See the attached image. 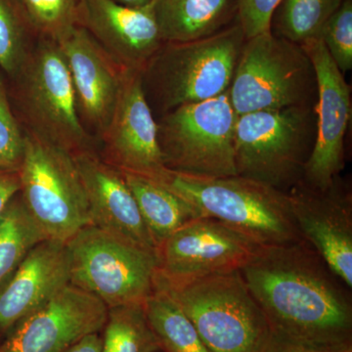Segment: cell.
<instances>
[{"label": "cell", "instance_id": "cell-1", "mask_svg": "<svg viewBox=\"0 0 352 352\" xmlns=\"http://www.w3.org/2000/svg\"><path fill=\"white\" fill-rule=\"evenodd\" d=\"M240 272L272 332L352 351L351 289L307 241L261 247Z\"/></svg>", "mask_w": 352, "mask_h": 352}, {"label": "cell", "instance_id": "cell-2", "mask_svg": "<svg viewBox=\"0 0 352 352\" xmlns=\"http://www.w3.org/2000/svg\"><path fill=\"white\" fill-rule=\"evenodd\" d=\"M156 182L261 247L305 242L292 214L288 194L239 175L197 177L168 170Z\"/></svg>", "mask_w": 352, "mask_h": 352}, {"label": "cell", "instance_id": "cell-3", "mask_svg": "<svg viewBox=\"0 0 352 352\" xmlns=\"http://www.w3.org/2000/svg\"><path fill=\"white\" fill-rule=\"evenodd\" d=\"M245 41L237 22L208 38L164 43L141 72L152 112L163 116L228 91Z\"/></svg>", "mask_w": 352, "mask_h": 352}, {"label": "cell", "instance_id": "cell-4", "mask_svg": "<svg viewBox=\"0 0 352 352\" xmlns=\"http://www.w3.org/2000/svg\"><path fill=\"white\" fill-rule=\"evenodd\" d=\"M315 138V106L239 116L234 133L236 173L288 193L302 180Z\"/></svg>", "mask_w": 352, "mask_h": 352}, {"label": "cell", "instance_id": "cell-5", "mask_svg": "<svg viewBox=\"0 0 352 352\" xmlns=\"http://www.w3.org/2000/svg\"><path fill=\"white\" fill-rule=\"evenodd\" d=\"M189 317L210 352H261L270 327L240 270L180 284L155 279Z\"/></svg>", "mask_w": 352, "mask_h": 352}, {"label": "cell", "instance_id": "cell-6", "mask_svg": "<svg viewBox=\"0 0 352 352\" xmlns=\"http://www.w3.org/2000/svg\"><path fill=\"white\" fill-rule=\"evenodd\" d=\"M228 95L237 117L315 106L318 91L314 65L300 44L263 32L245 41Z\"/></svg>", "mask_w": 352, "mask_h": 352}, {"label": "cell", "instance_id": "cell-7", "mask_svg": "<svg viewBox=\"0 0 352 352\" xmlns=\"http://www.w3.org/2000/svg\"><path fill=\"white\" fill-rule=\"evenodd\" d=\"M18 173L21 198L46 239L67 243L94 226L73 155L29 131Z\"/></svg>", "mask_w": 352, "mask_h": 352}, {"label": "cell", "instance_id": "cell-8", "mask_svg": "<svg viewBox=\"0 0 352 352\" xmlns=\"http://www.w3.org/2000/svg\"><path fill=\"white\" fill-rule=\"evenodd\" d=\"M237 118L228 91L161 116L157 120V141L166 168L197 177L237 175L234 153Z\"/></svg>", "mask_w": 352, "mask_h": 352}, {"label": "cell", "instance_id": "cell-9", "mask_svg": "<svg viewBox=\"0 0 352 352\" xmlns=\"http://www.w3.org/2000/svg\"><path fill=\"white\" fill-rule=\"evenodd\" d=\"M69 284L92 294L108 308L143 303L155 289L157 256L89 226L66 243Z\"/></svg>", "mask_w": 352, "mask_h": 352}, {"label": "cell", "instance_id": "cell-10", "mask_svg": "<svg viewBox=\"0 0 352 352\" xmlns=\"http://www.w3.org/2000/svg\"><path fill=\"white\" fill-rule=\"evenodd\" d=\"M20 69L23 103L32 131L71 155L90 150L68 64L57 41L41 38Z\"/></svg>", "mask_w": 352, "mask_h": 352}, {"label": "cell", "instance_id": "cell-11", "mask_svg": "<svg viewBox=\"0 0 352 352\" xmlns=\"http://www.w3.org/2000/svg\"><path fill=\"white\" fill-rule=\"evenodd\" d=\"M261 245L212 217L187 222L157 248L156 280L180 284L240 270Z\"/></svg>", "mask_w": 352, "mask_h": 352}, {"label": "cell", "instance_id": "cell-12", "mask_svg": "<svg viewBox=\"0 0 352 352\" xmlns=\"http://www.w3.org/2000/svg\"><path fill=\"white\" fill-rule=\"evenodd\" d=\"M317 80L316 138L302 182L316 189L330 186L344 168V140L351 119V90L321 38L302 44Z\"/></svg>", "mask_w": 352, "mask_h": 352}, {"label": "cell", "instance_id": "cell-13", "mask_svg": "<svg viewBox=\"0 0 352 352\" xmlns=\"http://www.w3.org/2000/svg\"><path fill=\"white\" fill-rule=\"evenodd\" d=\"M109 308L92 294L68 284L25 316L0 340V352H66L91 333H100Z\"/></svg>", "mask_w": 352, "mask_h": 352}, {"label": "cell", "instance_id": "cell-14", "mask_svg": "<svg viewBox=\"0 0 352 352\" xmlns=\"http://www.w3.org/2000/svg\"><path fill=\"white\" fill-rule=\"evenodd\" d=\"M287 194L302 237L351 289L352 193L349 180L337 176L323 190L300 182Z\"/></svg>", "mask_w": 352, "mask_h": 352}, {"label": "cell", "instance_id": "cell-15", "mask_svg": "<svg viewBox=\"0 0 352 352\" xmlns=\"http://www.w3.org/2000/svg\"><path fill=\"white\" fill-rule=\"evenodd\" d=\"M103 134L107 162L120 170L154 180L166 170L157 141V119L146 99L141 72L124 69Z\"/></svg>", "mask_w": 352, "mask_h": 352}, {"label": "cell", "instance_id": "cell-16", "mask_svg": "<svg viewBox=\"0 0 352 352\" xmlns=\"http://www.w3.org/2000/svg\"><path fill=\"white\" fill-rule=\"evenodd\" d=\"M73 157L94 226L156 254V245L122 171L91 150L78 153Z\"/></svg>", "mask_w": 352, "mask_h": 352}, {"label": "cell", "instance_id": "cell-17", "mask_svg": "<svg viewBox=\"0 0 352 352\" xmlns=\"http://www.w3.org/2000/svg\"><path fill=\"white\" fill-rule=\"evenodd\" d=\"M80 25L127 69L142 72L164 44L153 1L129 7L113 0H85Z\"/></svg>", "mask_w": 352, "mask_h": 352}, {"label": "cell", "instance_id": "cell-18", "mask_svg": "<svg viewBox=\"0 0 352 352\" xmlns=\"http://www.w3.org/2000/svg\"><path fill=\"white\" fill-rule=\"evenodd\" d=\"M56 41L68 64L78 112L92 126L105 131L126 69L118 64L82 25L74 27Z\"/></svg>", "mask_w": 352, "mask_h": 352}, {"label": "cell", "instance_id": "cell-19", "mask_svg": "<svg viewBox=\"0 0 352 352\" xmlns=\"http://www.w3.org/2000/svg\"><path fill=\"white\" fill-rule=\"evenodd\" d=\"M66 243L44 240L32 248L0 287V339L69 284Z\"/></svg>", "mask_w": 352, "mask_h": 352}, {"label": "cell", "instance_id": "cell-20", "mask_svg": "<svg viewBox=\"0 0 352 352\" xmlns=\"http://www.w3.org/2000/svg\"><path fill=\"white\" fill-rule=\"evenodd\" d=\"M164 43L208 38L238 22V0H153Z\"/></svg>", "mask_w": 352, "mask_h": 352}, {"label": "cell", "instance_id": "cell-21", "mask_svg": "<svg viewBox=\"0 0 352 352\" xmlns=\"http://www.w3.org/2000/svg\"><path fill=\"white\" fill-rule=\"evenodd\" d=\"M122 173L156 248L187 222L203 217L191 204L156 180Z\"/></svg>", "mask_w": 352, "mask_h": 352}, {"label": "cell", "instance_id": "cell-22", "mask_svg": "<svg viewBox=\"0 0 352 352\" xmlns=\"http://www.w3.org/2000/svg\"><path fill=\"white\" fill-rule=\"evenodd\" d=\"M143 308L162 351L210 352L189 317L164 289L155 287Z\"/></svg>", "mask_w": 352, "mask_h": 352}, {"label": "cell", "instance_id": "cell-23", "mask_svg": "<svg viewBox=\"0 0 352 352\" xmlns=\"http://www.w3.org/2000/svg\"><path fill=\"white\" fill-rule=\"evenodd\" d=\"M44 240L47 239L18 193L0 214V287L17 270L32 248Z\"/></svg>", "mask_w": 352, "mask_h": 352}, {"label": "cell", "instance_id": "cell-24", "mask_svg": "<svg viewBox=\"0 0 352 352\" xmlns=\"http://www.w3.org/2000/svg\"><path fill=\"white\" fill-rule=\"evenodd\" d=\"M344 0H281L272 16L270 31L298 44L320 38L322 29Z\"/></svg>", "mask_w": 352, "mask_h": 352}, {"label": "cell", "instance_id": "cell-25", "mask_svg": "<svg viewBox=\"0 0 352 352\" xmlns=\"http://www.w3.org/2000/svg\"><path fill=\"white\" fill-rule=\"evenodd\" d=\"M102 332V352L162 351L146 318L143 303L109 308Z\"/></svg>", "mask_w": 352, "mask_h": 352}, {"label": "cell", "instance_id": "cell-26", "mask_svg": "<svg viewBox=\"0 0 352 352\" xmlns=\"http://www.w3.org/2000/svg\"><path fill=\"white\" fill-rule=\"evenodd\" d=\"M85 0H17L34 32L56 39L80 25Z\"/></svg>", "mask_w": 352, "mask_h": 352}, {"label": "cell", "instance_id": "cell-27", "mask_svg": "<svg viewBox=\"0 0 352 352\" xmlns=\"http://www.w3.org/2000/svg\"><path fill=\"white\" fill-rule=\"evenodd\" d=\"M27 28L32 29L17 0H0V68L6 73H16L24 63Z\"/></svg>", "mask_w": 352, "mask_h": 352}, {"label": "cell", "instance_id": "cell-28", "mask_svg": "<svg viewBox=\"0 0 352 352\" xmlns=\"http://www.w3.org/2000/svg\"><path fill=\"white\" fill-rule=\"evenodd\" d=\"M336 66L342 75L352 69V0H344L320 34Z\"/></svg>", "mask_w": 352, "mask_h": 352}, {"label": "cell", "instance_id": "cell-29", "mask_svg": "<svg viewBox=\"0 0 352 352\" xmlns=\"http://www.w3.org/2000/svg\"><path fill=\"white\" fill-rule=\"evenodd\" d=\"M24 150V134L14 117L0 78V170H18Z\"/></svg>", "mask_w": 352, "mask_h": 352}, {"label": "cell", "instance_id": "cell-30", "mask_svg": "<svg viewBox=\"0 0 352 352\" xmlns=\"http://www.w3.org/2000/svg\"><path fill=\"white\" fill-rule=\"evenodd\" d=\"M281 0H238V23L245 38L270 31L271 20Z\"/></svg>", "mask_w": 352, "mask_h": 352}, {"label": "cell", "instance_id": "cell-31", "mask_svg": "<svg viewBox=\"0 0 352 352\" xmlns=\"http://www.w3.org/2000/svg\"><path fill=\"white\" fill-rule=\"evenodd\" d=\"M261 352H352L291 339L271 331Z\"/></svg>", "mask_w": 352, "mask_h": 352}, {"label": "cell", "instance_id": "cell-32", "mask_svg": "<svg viewBox=\"0 0 352 352\" xmlns=\"http://www.w3.org/2000/svg\"><path fill=\"white\" fill-rule=\"evenodd\" d=\"M18 170H0V214L9 201L20 192Z\"/></svg>", "mask_w": 352, "mask_h": 352}, {"label": "cell", "instance_id": "cell-33", "mask_svg": "<svg viewBox=\"0 0 352 352\" xmlns=\"http://www.w3.org/2000/svg\"><path fill=\"white\" fill-rule=\"evenodd\" d=\"M66 352H102L100 333H91L74 344Z\"/></svg>", "mask_w": 352, "mask_h": 352}, {"label": "cell", "instance_id": "cell-34", "mask_svg": "<svg viewBox=\"0 0 352 352\" xmlns=\"http://www.w3.org/2000/svg\"><path fill=\"white\" fill-rule=\"evenodd\" d=\"M113 1L129 7H143L151 3L153 0H113Z\"/></svg>", "mask_w": 352, "mask_h": 352}, {"label": "cell", "instance_id": "cell-35", "mask_svg": "<svg viewBox=\"0 0 352 352\" xmlns=\"http://www.w3.org/2000/svg\"><path fill=\"white\" fill-rule=\"evenodd\" d=\"M0 340H1V339H0Z\"/></svg>", "mask_w": 352, "mask_h": 352}]
</instances>
